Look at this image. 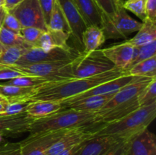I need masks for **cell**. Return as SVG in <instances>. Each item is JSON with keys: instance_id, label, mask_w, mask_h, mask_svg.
I'll use <instances>...</instances> for the list:
<instances>
[{"instance_id": "obj_4", "label": "cell", "mask_w": 156, "mask_h": 155, "mask_svg": "<svg viewBox=\"0 0 156 155\" xmlns=\"http://www.w3.org/2000/svg\"><path fill=\"white\" fill-rule=\"evenodd\" d=\"M142 25L143 22L131 18L120 2L112 18H109L104 14L102 15L101 27L106 39H125L131 33L138 31Z\"/></svg>"}, {"instance_id": "obj_33", "label": "cell", "mask_w": 156, "mask_h": 155, "mask_svg": "<svg viewBox=\"0 0 156 155\" xmlns=\"http://www.w3.org/2000/svg\"><path fill=\"white\" fill-rule=\"evenodd\" d=\"M139 103L140 106H147L156 102V78L146 87L139 95Z\"/></svg>"}, {"instance_id": "obj_22", "label": "cell", "mask_w": 156, "mask_h": 155, "mask_svg": "<svg viewBox=\"0 0 156 155\" xmlns=\"http://www.w3.org/2000/svg\"><path fill=\"white\" fill-rule=\"evenodd\" d=\"M105 40L106 38L101 27L96 25L87 27L82 36L83 53H88L99 50Z\"/></svg>"}, {"instance_id": "obj_30", "label": "cell", "mask_w": 156, "mask_h": 155, "mask_svg": "<svg viewBox=\"0 0 156 155\" xmlns=\"http://www.w3.org/2000/svg\"><path fill=\"white\" fill-rule=\"evenodd\" d=\"M27 49L19 46H7L2 45L0 56V64L5 65H14L19 60Z\"/></svg>"}, {"instance_id": "obj_19", "label": "cell", "mask_w": 156, "mask_h": 155, "mask_svg": "<svg viewBox=\"0 0 156 155\" xmlns=\"http://www.w3.org/2000/svg\"><path fill=\"white\" fill-rule=\"evenodd\" d=\"M70 34L67 32L62 30H47L40 36L34 47L41 49L44 51H49L56 47L60 48H69L68 40Z\"/></svg>"}, {"instance_id": "obj_40", "label": "cell", "mask_w": 156, "mask_h": 155, "mask_svg": "<svg viewBox=\"0 0 156 155\" xmlns=\"http://www.w3.org/2000/svg\"><path fill=\"white\" fill-rule=\"evenodd\" d=\"M26 75L9 65L0 64V80H10L15 78Z\"/></svg>"}, {"instance_id": "obj_51", "label": "cell", "mask_w": 156, "mask_h": 155, "mask_svg": "<svg viewBox=\"0 0 156 155\" xmlns=\"http://www.w3.org/2000/svg\"><path fill=\"white\" fill-rule=\"evenodd\" d=\"M117 2H120V0H117Z\"/></svg>"}, {"instance_id": "obj_2", "label": "cell", "mask_w": 156, "mask_h": 155, "mask_svg": "<svg viewBox=\"0 0 156 155\" xmlns=\"http://www.w3.org/2000/svg\"><path fill=\"white\" fill-rule=\"evenodd\" d=\"M156 116V102L140 106L120 119L109 123L91 125L88 130L95 136H111L117 140L134 138L148 129Z\"/></svg>"}, {"instance_id": "obj_45", "label": "cell", "mask_w": 156, "mask_h": 155, "mask_svg": "<svg viewBox=\"0 0 156 155\" xmlns=\"http://www.w3.org/2000/svg\"><path fill=\"white\" fill-rule=\"evenodd\" d=\"M7 12V10L5 9L4 6L0 8V30L3 26V21H4L5 17Z\"/></svg>"}, {"instance_id": "obj_27", "label": "cell", "mask_w": 156, "mask_h": 155, "mask_svg": "<svg viewBox=\"0 0 156 155\" xmlns=\"http://www.w3.org/2000/svg\"><path fill=\"white\" fill-rule=\"evenodd\" d=\"M47 30H62V31L67 32L71 34V30L69 27L66 18L56 0L55 2L53 12L50 15V21L47 24Z\"/></svg>"}, {"instance_id": "obj_26", "label": "cell", "mask_w": 156, "mask_h": 155, "mask_svg": "<svg viewBox=\"0 0 156 155\" xmlns=\"http://www.w3.org/2000/svg\"><path fill=\"white\" fill-rule=\"evenodd\" d=\"M127 73L136 77L156 78V56L138 62Z\"/></svg>"}, {"instance_id": "obj_28", "label": "cell", "mask_w": 156, "mask_h": 155, "mask_svg": "<svg viewBox=\"0 0 156 155\" xmlns=\"http://www.w3.org/2000/svg\"><path fill=\"white\" fill-rule=\"evenodd\" d=\"M156 56V40L149 43L145 45L135 47V52L134 56L129 63V66L127 67L126 71H129L133 66L137 64L141 61L147 59L149 58L153 57Z\"/></svg>"}, {"instance_id": "obj_41", "label": "cell", "mask_w": 156, "mask_h": 155, "mask_svg": "<svg viewBox=\"0 0 156 155\" xmlns=\"http://www.w3.org/2000/svg\"><path fill=\"white\" fill-rule=\"evenodd\" d=\"M38 2H39L40 6H41L43 15H44V21H45L47 27L56 0H38Z\"/></svg>"}, {"instance_id": "obj_14", "label": "cell", "mask_w": 156, "mask_h": 155, "mask_svg": "<svg viewBox=\"0 0 156 155\" xmlns=\"http://www.w3.org/2000/svg\"><path fill=\"white\" fill-rule=\"evenodd\" d=\"M101 50L116 68L126 71L134 56L135 46L127 40Z\"/></svg>"}, {"instance_id": "obj_20", "label": "cell", "mask_w": 156, "mask_h": 155, "mask_svg": "<svg viewBox=\"0 0 156 155\" xmlns=\"http://www.w3.org/2000/svg\"><path fill=\"white\" fill-rule=\"evenodd\" d=\"M111 95H96L85 97L70 103H60L62 109H71L79 111L97 112L101 109L111 98Z\"/></svg>"}, {"instance_id": "obj_8", "label": "cell", "mask_w": 156, "mask_h": 155, "mask_svg": "<svg viewBox=\"0 0 156 155\" xmlns=\"http://www.w3.org/2000/svg\"><path fill=\"white\" fill-rule=\"evenodd\" d=\"M81 53L76 48H60L56 47L49 51H44L37 47H31L26 50L19 60L16 62L17 65H25L38 62H54V61L75 59Z\"/></svg>"}, {"instance_id": "obj_31", "label": "cell", "mask_w": 156, "mask_h": 155, "mask_svg": "<svg viewBox=\"0 0 156 155\" xmlns=\"http://www.w3.org/2000/svg\"><path fill=\"white\" fill-rule=\"evenodd\" d=\"M46 82H49V81L37 76L24 75L10 79L5 83L15 86L23 87V88H34Z\"/></svg>"}, {"instance_id": "obj_24", "label": "cell", "mask_w": 156, "mask_h": 155, "mask_svg": "<svg viewBox=\"0 0 156 155\" xmlns=\"http://www.w3.org/2000/svg\"><path fill=\"white\" fill-rule=\"evenodd\" d=\"M154 40H156V22L146 18L136 35L128 41L135 47H138Z\"/></svg>"}, {"instance_id": "obj_13", "label": "cell", "mask_w": 156, "mask_h": 155, "mask_svg": "<svg viewBox=\"0 0 156 155\" xmlns=\"http://www.w3.org/2000/svg\"><path fill=\"white\" fill-rule=\"evenodd\" d=\"M136 78V76L129 75V74H126V75L121 76L117 78L112 79L108 81L105 82V83L99 84L98 86L94 87L91 89L82 93V94H79L76 97H71L67 100H63L61 103H70V102H74L76 100H81L85 97H91V96L96 95H111L117 93L119 90L121 89L125 85L130 83L132 81Z\"/></svg>"}, {"instance_id": "obj_37", "label": "cell", "mask_w": 156, "mask_h": 155, "mask_svg": "<svg viewBox=\"0 0 156 155\" xmlns=\"http://www.w3.org/2000/svg\"><path fill=\"white\" fill-rule=\"evenodd\" d=\"M133 138L117 141L103 155H127Z\"/></svg>"}, {"instance_id": "obj_39", "label": "cell", "mask_w": 156, "mask_h": 155, "mask_svg": "<svg viewBox=\"0 0 156 155\" xmlns=\"http://www.w3.org/2000/svg\"><path fill=\"white\" fill-rule=\"evenodd\" d=\"M2 27H5L18 34H20V32L22 28L19 21L12 14L9 13V12H7L5 17Z\"/></svg>"}, {"instance_id": "obj_15", "label": "cell", "mask_w": 156, "mask_h": 155, "mask_svg": "<svg viewBox=\"0 0 156 155\" xmlns=\"http://www.w3.org/2000/svg\"><path fill=\"white\" fill-rule=\"evenodd\" d=\"M88 126H83L69 131L47 150L45 155H56L65 149L80 144L94 136V135L88 130Z\"/></svg>"}, {"instance_id": "obj_46", "label": "cell", "mask_w": 156, "mask_h": 155, "mask_svg": "<svg viewBox=\"0 0 156 155\" xmlns=\"http://www.w3.org/2000/svg\"><path fill=\"white\" fill-rule=\"evenodd\" d=\"M7 103H8V100L0 95V115L2 114L3 112H4L5 108V106L6 104H7Z\"/></svg>"}, {"instance_id": "obj_10", "label": "cell", "mask_w": 156, "mask_h": 155, "mask_svg": "<svg viewBox=\"0 0 156 155\" xmlns=\"http://www.w3.org/2000/svg\"><path fill=\"white\" fill-rule=\"evenodd\" d=\"M155 78L136 77L133 81L125 85L113 95L112 98L99 110L111 109L118 105L128 103L138 98L146 87Z\"/></svg>"}, {"instance_id": "obj_17", "label": "cell", "mask_w": 156, "mask_h": 155, "mask_svg": "<svg viewBox=\"0 0 156 155\" xmlns=\"http://www.w3.org/2000/svg\"><path fill=\"white\" fill-rule=\"evenodd\" d=\"M140 107L139 99L132 100L128 103L118 105L111 109L105 110L97 111V118L94 125L105 124V123L112 122L120 119L123 117L126 116L128 114L131 113L138 108Z\"/></svg>"}, {"instance_id": "obj_47", "label": "cell", "mask_w": 156, "mask_h": 155, "mask_svg": "<svg viewBox=\"0 0 156 155\" xmlns=\"http://www.w3.org/2000/svg\"><path fill=\"white\" fill-rule=\"evenodd\" d=\"M4 2L5 0H0V8L4 6Z\"/></svg>"}, {"instance_id": "obj_23", "label": "cell", "mask_w": 156, "mask_h": 155, "mask_svg": "<svg viewBox=\"0 0 156 155\" xmlns=\"http://www.w3.org/2000/svg\"><path fill=\"white\" fill-rule=\"evenodd\" d=\"M62 109L59 102L37 100L30 101L26 109V114L34 119L48 116Z\"/></svg>"}, {"instance_id": "obj_25", "label": "cell", "mask_w": 156, "mask_h": 155, "mask_svg": "<svg viewBox=\"0 0 156 155\" xmlns=\"http://www.w3.org/2000/svg\"><path fill=\"white\" fill-rule=\"evenodd\" d=\"M33 90L34 88H23L5 83L0 84V95L8 101L18 100H26Z\"/></svg>"}, {"instance_id": "obj_42", "label": "cell", "mask_w": 156, "mask_h": 155, "mask_svg": "<svg viewBox=\"0 0 156 155\" xmlns=\"http://www.w3.org/2000/svg\"><path fill=\"white\" fill-rule=\"evenodd\" d=\"M146 18L156 22V0H146Z\"/></svg>"}, {"instance_id": "obj_5", "label": "cell", "mask_w": 156, "mask_h": 155, "mask_svg": "<svg viewBox=\"0 0 156 155\" xmlns=\"http://www.w3.org/2000/svg\"><path fill=\"white\" fill-rule=\"evenodd\" d=\"M74 59L38 62L25 65H9L26 75H34L49 81L73 78L72 63Z\"/></svg>"}, {"instance_id": "obj_12", "label": "cell", "mask_w": 156, "mask_h": 155, "mask_svg": "<svg viewBox=\"0 0 156 155\" xmlns=\"http://www.w3.org/2000/svg\"><path fill=\"white\" fill-rule=\"evenodd\" d=\"M33 120L26 112L15 115H0V134L8 138L21 136L28 132Z\"/></svg>"}, {"instance_id": "obj_49", "label": "cell", "mask_w": 156, "mask_h": 155, "mask_svg": "<svg viewBox=\"0 0 156 155\" xmlns=\"http://www.w3.org/2000/svg\"><path fill=\"white\" fill-rule=\"evenodd\" d=\"M1 53H2V44L0 43V56H1Z\"/></svg>"}, {"instance_id": "obj_35", "label": "cell", "mask_w": 156, "mask_h": 155, "mask_svg": "<svg viewBox=\"0 0 156 155\" xmlns=\"http://www.w3.org/2000/svg\"><path fill=\"white\" fill-rule=\"evenodd\" d=\"M44 31L33 27H22L20 32V35L24 39V40L30 46L34 47L37 42L39 40L40 36Z\"/></svg>"}, {"instance_id": "obj_38", "label": "cell", "mask_w": 156, "mask_h": 155, "mask_svg": "<svg viewBox=\"0 0 156 155\" xmlns=\"http://www.w3.org/2000/svg\"><path fill=\"white\" fill-rule=\"evenodd\" d=\"M0 155H22L19 142H5L0 144Z\"/></svg>"}, {"instance_id": "obj_1", "label": "cell", "mask_w": 156, "mask_h": 155, "mask_svg": "<svg viewBox=\"0 0 156 155\" xmlns=\"http://www.w3.org/2000/svg\"><path fill=\"white\" fill-rule=\"evenodd\" d=\"M128 74L127 71L115 68L111 71L85 78H69L46 82L34 88L28 101L46 100L61 103L63 100L76 97L94 87Z\"/></svg>"}, {"instance_id": "obj_16", "label": "cell", "mask_w": 156, "mask_h": 155, "mask_svg": "<svg viewBox=\"0 0 156 155\" xmlns=\"http://www.w3.org/2000/svg\"><path fill=\"white\" fill-rule=\"evenodd\" d=\"M120 140L111 136H92L84 141L75 155H103Z\"/></svg>"}, {"instance_id": "obj_6", "label": "cell", "mask_w": 156, "mask_h": 155, "mask_svg": "<svg viewBox=\"0 0 156 155\" xmlns=\"http://www.w3.org/2000/svg\"><path fill=\"white\" fill-rule=\"evenodd\" d=\"M116 67L101 50L82 53L72 63L73 78H85L111 71Z\"/></svg>"}, {"instance_id": "obj_7", "label": "cell", "mask_w": 156, "mask_h": 155, "mask_svg": "<svg viewBox=\"0 0 156 155\" xmlns=\"http://www.w3.org/2000/svg\"><path fill=\"white\" fill-rule=\"evenodd\" d=\"M71 129L46 131L30 134L25 139L19 141L21 154L45 155L47 150Z\"/></svg>"}, {"instance_id": "obj_3", "label": "cell", "mask_w": 156, "mask_h": 155, "mask_svg": "<svg viewBox=\"0 0 156 155\" xmlns=\"http://www.w3.org/2000/svg\"><path fill=\"white\" fill-rule=\"evenodd\" d=\"M96 112L62 109L48 116L34 119L29 127V134L46 131L71 129L94 125Z\"/></svg>"}, {"instance_id": "obj_11", "label": "cell", "mask_w": 156, "mask_h": 155, "mask_svg": "<svg viewBox=\"0 0 156 155\" xmlns=\"http://www.w3.org/2000/svg\"><path fill=\"white\" fill-rule=\"evenodd\" d=\"M56 1L59 3L66 18L69 27L71 30V36L73 37L75 43L79 46L78 50L81 53H83L82 36L87 26L85 25L76 5L73 2V0H56Z\"/></svg>"}, {"instance_id": "obj_32", "label": "cell", "mask_w": 156, "mask_h": 155, "mask_svg": "<svg viewBox=\"0 0 156 155\" xmlns=\"http://www.w3.org/2000/svg\"><path fill=\"white\" fill-rule=\"evenodd\" d=\"M146 0H126L122 3V5L124 9L133 12L143 21L146 18Z\"/></svg>"}, {"instance_id": "obj_29", "label": "cell", "mask_w": 156, "mask_h": 155, "mask_svg": "<svg viewBox=\"0 0 156 155\" xmlns=\"http://www.w3.org/2000/svg\"><path fill=\"white\" fill-rule=\"evenodd\" d=\"M0 43L7 46H19L27 50L32 47L24 40L21 35L4 27L0 30Z\"/></svg>"}, {"instance_id": "obj_36", "label": "cell", "mask_w": 156, "mask_h": 155, "mask_svg": "<svg viewBox=\"0 0 156 155\" xmlns=\"http://www.w3.org/2000/svg\"><path fill=\"white\" fill-rule=\"evenodd\" d=\"M102 13L111 18L116 13L117 5L120 2L117 0H94Z\"/></svg>"}, {"instance_id": "obj_34", "label": "cell", "mask_w": 156, "mask_h": 155, "mask_svg": "<svg viewBox=\"0 0 156 155\" xmlns=\"http://www.w3.org/2000/svg\"><path fill=\"white\" fill-rule=\"evenodd\" d=\"M30 102V101H28V100H22L8 101L4 112L1 115H18V114L25 113L26 109H27Z\"/></svg>"}, {"instance_id": "obj_44", "label": "cell", "mask_w": 156, "mask_h": 155, "mask_svg": "<svg viewBox=\"0 0 156 155\" xmlns=\"http://www.w3.org/2000/svg\"><path fill=\"white\" fill-rule=\"evenodd\" d=\"M23 0H5L4 7L7 10V12L13 9L15 6L21 3Z\"/></svg>"}, {"instance_id": "obj_48", "label": "cell", "mask_w": 156, "mask_h": 155, "mask_svg": "<svg viewBox=\"0 0 156 155\" xmlns=\"http://www.w3.org/2000/svg\"><path fill=\"white\" fill-rule=\"evenodd\" d=\"M3 138H4V137H3L2 135L1 134H0V144H2V141H3Z\"/></svg>"}, {"instance_id": "obj_21", "label": "cell", "mask_w": 156, "mask_h": 155, "mask_svg": "<svg viewBox=\"0 0 156 155\" xmlns=\"http://www.w3.org/2000/svg\"><path fill=\"white\" fill-rule=\"evenodd\" d=\"M87 27L96 25L101 27L103 13L94 0H73Z\"/></svg>"}, {"instance_id": "obj_50", "label": "cell", "mask_w": 156, "mask_h": 155, "mask_svg": "<svg viewBox=\"0 0 156 155\" xmlns=\"http://www.w3.org/2000/svg\"><path fill=\"white\" fill-rule=\"evenodd\" d=\"M120 2H121V3H123L124 2H126V0H120Z\"/></svg>"}, {"instance_id": "obj_18", "label": "cell", "mask_w": 156, "mask_h": 155, "mask_svg": "<svg viewBox=\"0 0 156 155\" xmlns=\"http://www.w3.org/2000/svg\"><path fill=\"white\" fill-rule=\"evenodd\" d=\"M127 155H156L155 134L147 129L134 137Z\"/></svg>"}, {"instance_id": "obj_43", "label": "cell", "mask_w": 156, "mask_h": 155, "mask_svg": "<svg viewBox=\"0 0 156 155\" xmlns=\"http://www.w3.org/2000/svg\"><path fill=\"white\" fill-rule=\"evenodd\" d=\"M83 142L80 143V144H76V145H73L70 147H68V148L65 149V150H63L62 151L59 152V153H57L56 155H75L76 152L79 150V149L80 148L81 145H82V144Z\"/></svg>"}, {"instance_id": "obj_9", "label": "cell", "mask_w": 156, "mask_h": 155, "mask_svg": "<svg viewBox=\"0 0 156 155\" xmlns=\"http://www.w3.org/2000/svg\"><path fill=\"white\" fill-rule=\"evenodd\" d=\"M8 12L19 21L22 27H33L47 31V24L38 0H23Z\"/></svg>"}]
</instances>
